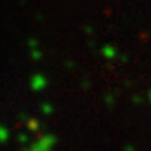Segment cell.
I'll list each match as a JSON object with an SVG mask.
<instances>
[{"label":"cell","mask_w":151,"mask_h":151,"mask_svg":"<svg viewBox=\"0 0 151 151\" xmlns=\"http://www.w3.org/2000/svg\"><path fill=\"white\" fill-rule=\"evenodd\" d=\"M35 145L37 146H34V150H29V151H50L52 146H54V138L52 136H44Z\"/></svg>","instance_id":"cell-1"}]
</instances>
